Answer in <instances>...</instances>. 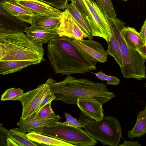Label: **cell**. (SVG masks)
Masks as SVG:
<instances>
[{
  "label": "cell",
  "mask_w": 146,
  "mask_h": 146,
  "mask_svg": "<svg viewBox=\"0 0 146 146\" xmlns=\"http://www.w3.org/2000/svg\"><path fill=\"white\" fill-rule=\"evenodd\" d=\"M47 56L56 74H84L97 69L96 63L86 57L74 45L72 38L58 35L47 45Z\"/></svg>",
  "instance_id": "1"
},
{
  "label": "cell",
  "mask_w": 146,
  "mask_h": 146,
  "mask_svg": "<svg viewBox=\"0 0 146 146\" xmlns=\"http://www.w3.org/2000/svg\"><path fill=\"white\" fill-rule=\"evenodd\" d=\"M46 83L55 96L54 100L68 104H77L78 99L88 98L96 100L103 105L115 96L113 92L108 90L104 83L78 78L70 75H67L59 82L49 78Z\"/></svg>",
  "instance_id": "2"
},
{
  "label": "cell",
  "mask_w": 146,
  "mask_h": 146,
  "mask_svg": "<svg viewBox=\"0 0 146 146\" xmlns=\"http://www.w3.org/2000/svg\"><path fill=\"white\" fill-rule=\"evenodd\" d=\"M0 48L3 51L0 61H32L40 63L43 60L42 45L33 43L23 33L0 34Z\"/></svg>",
  "instance_id": "3"
},
{
  "label": "cell",
  "mask_w": 146,
  "mask_h": 146,
  "mask_svg": "<svg viewBox=\"0 0 146 146\" xmlns=\"http://www.w3.org/2000/svg\"><path fill=\"white\" fill-rule=\"evenodd\" d=\"M107 17L119 44L123 62L122 67L120 69L123 77L138 80L145 78L146 59L126 43L121 34L125 23L116 17H111L108 15Z\"/></svg>",
  "instance_id": "4"
},
{
  "label": "cell",
  "mask_w": 146,
  "mask_h": 146,
  "mask_svg": "<svg viewBox=\"0 0 146 146\" xmlns=\"http://www.w3.org/2000/svg\"><path fill=\"white\" fill-rule=\"evenodd\" d=\"M78 120L87 134L103 146L119 145L122 137L121 126L115 117L104 116L102 119L96 121L81 111Z\"/></svg>",
  "instance_id": "5"
},
{
  "label": "cell",
  "mask_w": 146,
  "mask_h": 146,
  "mask_svg": "<svg viewBox=\"0 0 146 146\" xmlns=\"http://www.w3.org/2000/svg\"><path fill=\"white\" fill-rule=\"evenodd\" d=\"M35 132L63 141L74 146H93L97 143V141L81 128L65 125L59 121Z\"/></svg>",
  "instance_id": "6"
},
{
  "label": "cell",
  "mask_w": 146,
  "mask_h": 146,
  "mask_svg": "<svg viewBox=\"0 0 146 146\" xmlns=\"http://www.w3.org/2000/svg\"><path fill=\"white\" fill-rule=\"evenodd\" d=\"M50 91L48 85L45 82L35 89L23 93L19 100L22 106L21 117L25 119L37 112L43 99Z\"/></svg>",
  "instance_id": "7"
},
{
  "label": "cell",
  "mask_w": 146,
  "mask_h": 146,
  "mask_svg": "<svg viewBox=\"0 0 146 146\" xmlns=\"http://www.w3.org/2000/svg\"><path fill=\"white\" fill-rule=\"evenodd\" d=\"M76 46L89 60L95 62L104 63L108 54L102 45L92 39L76 40L72 38Z\"/></svg>",
  "instance_id": "8"
},
{
  "label": "cell",
  "mask_w": 146,
  "mask_h": 146,
  "mask_svg": "<svg viewBox=\"0 0 146 146\" xmlns=\"http://www.w3.org/2000/svg\"><path fill=\"white\" fill-rule=\"evenodd\" d=\"M60 23L56 29L60 36H65L76 40H81L86 36L80 27L66 9L61 13Z\"/></svg>",
  "instance_id": "9"
},
{
  "label": "cell",
  "mask_w": 146,
  "mask_h": 146,
  "mask_svg": "<svg viewBox=\"0 0 146 146\" xmlns=\"http://www.w3.org/2000/svg\"><path fill=\"white\" fill-rule=\"evenodd\" d=\"M0 34L23 33L28 23L13 16L0 5Z\"/></svg>",
  "instance_id": "10"
},
{
  "label": "cell",
  "mask_w": 146,
  "mask_h": 146,
  "mask_svg": "<svg viewBox=\"0 0 146 146\" xmlns=\"http://www.w3.org/2000/svg\"><path fill=\"white\" fill-rule=\"evenodd\" d=\"M92 15L94 21L91 27L92 36L102 38L108 42L110 40L111 32L107 14L100 5L97 12Z\"/></svg>",
  "instance_id": "11"
},
{
  "label": "cell",
  "mask_w": 146,
  "mask_h": 146,
  "mask_svg": "<svg viewBox=\"0 0 146 146\" xmlns=\"http://www.w3.org/2000/svg\"><path fill=\"white\" fill-rule=\"evenodd\" d=\"M19 5L30 11L34 15H42L60 17L62 12L59 9L38 0H15Z\"/></svg>",
  "instance_id": "12"
},
{
  "label": "cell",
  "mask_w": 146,
  "mask_h": 146,
  "mask_svg": "<svg viewBox=\"0 0 146 146\" xmlns=\"http://www.w3.org/2000/svg\"><path fill=\"white\" fill-rule=\"evenodd\" d=\"M76 105L81 111L96 121L101 120L104 116L103 105L96 100L79 99L77 100Z\"/></svg>",
  "instance_id": "13"
},
{
  "label": "cell",
  "mask_w": 146,
  "mask_h": 146,
  "mask_svg": "<svg viewBox=\"0 0 146 146\" xmlns=\"http://www.w3.org/2000/svg\"><path fill=\"white\" fill-rule=\"evenodd\" d=\"M25 32L30 40L38 45L48 42L58 35L56 30H49L32 25L27 27Z\"/></svg>",
  "instance_id": "14"
},
{
  "label": "cell",
  "mask_w": 146,
  "mask_h": 146,
  "mask_svg": "<svg viewBox=\"0 0 146 146\" xmlns=\"http://www.w3.org/2000/svg\"><path fill=\"white\" fill-rule=\"evenodd\" d=\"M0 5L13 16L31 24L33 14L18 4L15 0L4 1L0 3Z\"/></svg>",
  "instance_id": "15"
},
{
  "label": "cell",
  "mask_w": 146,
  "mask_h": 146,
  "mask_svg": "<svg viewBox=\"0 0 146 146\" xmlns=\"http://www.w3.org/2000/svg\"><path fill=\"white\" fill-rule=\"evenodd\" d=\"M66 9L70 13L75 21L89 39H92V30L88 20L72 3L68 4Z\"/></svg>",
  "instance_id": "16"
},
{
  "label": "cell",
  "mask_w": 146,
  "mask_h": 146,
  "mask_svg": "<svg viewBox=\"0 0 146 146\" xmlns=\"http://www.w3.org/2000/svg\"><path fill=\"white\" fill-rule=\"evenodd\" d=\"M121 33L126 43L134 50H137L145 45L140 33L134 28L125 26Z\"/></svg>",
  "instance_id": "17"
},
{
  "label": "cell",
  "mask_w": 146,
  "mask_h": 146,
  "mask_svg": "<svg viewBox=\"0 0 146 146\" xmlns=\"http://www.w3.org/2000/svg\"><path fill=\"white\" fill-rule=\"evenodd\" d=\"M39 62L32 61L13 60L0 61V74L4 75L14 73Z\"/></svg>",
  "instance_id": "18"
},
{
  "label": "cell",
  "mask_w": 146,
  "mask_h": 146,
  "mask_svg": "<svg viewBox=\"0 0 146 146\" xmlns=\"http://www.w3.org/2000/svg\"><path fill=\"white\" fill-rule=\"evenodd\" d=\"M61 117L47 119L33 120L25 122L19 121L17 125L25 133L35 131L50 126L59 121Z\"/></svg>",
  "instance_id": "19"
},
{
  "label": "cell",
  "mask_w": 146,
  "mask_h": 146,
  "mask_svg": "<svg viewBox=\"0 0 146 146\" xmlns=\"http://www.w3.org/2000/svg\"><path fill=\"white\" fill-rule=\"evenodd\" d=\"M60 17H55L46 15H36L32 18L31 25L49 30H55L59 26Z\"/></svg>",
  "instance_id": "20"
},
{
  "label": "cell",
  "mask_w": 146,
  "mask_h": 146,
  "mask_svg": "<svg viewBox=\"0 0 146 146\" xmlns=\"http://www.w3.org/2000/svg\"><path fill=\"white\" fill-rule=\"evenodd\" d=\"M28 138L31 140L41 145L52 146H74L72 144L35 131L28 133Z\"/></svg>",
  "instance_id": "21"
},
{
  "label": "cell",
  "mask_w": 146,
  "mask_h": 146,
  "mask_svg": "<svg viewBox=\"0 0 146 146\" xmlns=\"http://www.w3.org/2000/svg\"><path fill=\"white\" fill-rule=\"evenodd\" d=\"M127 132L128 138L131 139L139 138L146 133V103L144 109L139 112L134 127Z\"/></svg>",
  "instance_id": "22"
},
{
  "label": "cell",
  "mask_w": 146,
  "mask_h": 146,
  "mask_svg": "<svg viewBox=\"0 0 146 146\" xmlns=\"http://www.w3.org/2000/svg\"><path fill=\"white\" fill-rule=\"evenodd\" d=\"M109 24L111 36L110 41L107 42L108 48L106 51L108 55L114 58L121 69L122 67L123 62L119 44L111 26Z\"/></svg>",
  "instance_id": "23"
},
{
  "label": "cell",
  "mask_w": 146,
  "mask_h": 146,
  "mask_svg": "<svg viewBox=\"0 0 146 146\" xmlns=\"http://www.w3.org/2000/svg\"><path fill=\"white\" fill-rule=\"evenodd\" d=\"M27 134L20 128H14L10 129L9 137L16 142L19 146H37V143L30 140Z\"/></svg>",
  "instance_id": "24"
},
{
  "label": "cell",
  "mask_w": 146,
  "mask_h": 146,
  "mask_svg": "<svg viewBox=\"0 0 146 146\" xmlns=\"http://www.w3.org/2000/svg\"><path fill=\"white\" fill-rule=\"evenodd\" d=\"M51 104V103L48 104L37 112L25 119H22L20 117L19 121L25 122L33 120L54 118L60 117L55 114L52 109Z\"/></svg>",
  "instance_id": "25"
},
{
  "label": "cell",
  "mask_w": 146,
  "mask_h": 146,
  "mask_svg": "<svg viewBox=\"0 0 146 146\" xmlns=\"http://www.w3.org/2000/svg\"><path fill=\"white\" fill-rule=\"evenodd\" d=\"M23 93L20 88H11L7 89L1 96V101L19 100Z\"/></svg>",
  "instance_id": "26"
},
{
  "label": "cell",
  "mask_w": 146,
  "mask_h": 146,
  "mask_svg": "<svg viewBox=\"0 0 146 146\" xmlns=\"http://www.w3.org/2000/svg\"><path fill=\"white\" fill-rule=\"evenodd\" d=\"M74 5L88 21L91 27L93 23V19L90 11L82 0H68Z\"/></svg>",
  "instance_id": "27"
},
{
  "label": "cell",
  "mask_w": 146,
  "mask_h": 146,
  "mask_svg": "<svg viewBox=\"0 0 146 146\" xmlns=\"http://www.w3.org/2000/svg\"><path fill=\"white\" fill-rule=\"evenodd\" d=\"M107 15L112 18L116 17V13L111 0H96Z\"/></svg>",
  "instance_id": "28"
},
{
  "label": "cell",
  "mask_w": 146,
  "mask_h": 146,
  "mask_svg": "<svg viewBox=\"0 0 146 146\" xmlns=\"http://www.w3.org/2000/svg\"><path fill=\"white\" fill-rule=\"evenodd\" d=\"M58 9L65 10L68 0H38Z\"/></svg>",
  "instance_id": "29"
},
{
  "label": "cell",
  "mask_w": 146,
  "mask_h": 146,
  "mask_svg": "<svg viewBox=\"0 0 146 146\" xmlns=\"http://www.w3.org/2000/svg\"><path fill=\"white\" fill-rule=\"evenodd\" d=\"M64 115L66 121L63 122H61L62 124L76 128H83V125L79 122L78 120L73 117L70 114L65 112Z\"/></svg>",
  "instance_id": "30"
},
{
  "label": "cell",
  "mask_w": 146,
  "mask_h": 146,
  "mask_svg": "<svg viewBox=\"0 0 146 146\" xmlns=\"http://www.w3.org/2000/svg\"><path fill=\"white\" fill-rule=\"evenodd\" d=\"M0 146H6V140L9 137V131L7 130L3 126V124L0 125Z\"/></svg>",
  "instance_id": "31"
},
{
  "label": "cell",
  "mask_w": 146,
  "mask_h": 146,
  "mask_svg": "<svg viewBox=\"0 0 146 146\" xmlns=\"http://www.w3.org/2000/svg\"><path fill=\"white\" fill-rule=\"evenodd\" d=\"M56 96L54 94L50 91L48 94L42 100L38 111L48 104L51 103L52 101L54 100Z\"/></svg>",
  "instance_id": "32"
},
{
  "label": "cell",
  "mask_w": 146,
  "mask_h": 146,
  "mask_svg": "<svg viewBox=\"0 0 146 146\" xmlns=\"http://www.w3.org/2000/svg\"><path fill=\"white\" fill-rule=\"evenodd\" d=\"M104 81H106L107 84L108 85H117L120 82L119 80L117 77L106 74L104 76Z\"/></svg>",
  "instance_id": "33"
},
{
  "label": "cell",
  "mask_w": 146,
  "mask_h": 146,
  "mask_svg": "<svg viewBox=\"0 0 146 146\" xmlns=\"http://www.w3.org/2000/svg\"><path fill=\"white\" fill-rule=\"evenodd\" d=\"M120 146H141V145L137 141H125Z\"/></svg>",
  "instance_id": "34"
},
{
  "label": "cell",
  "mask_w": 146,
  "mask_h": 146,
  "mask_svg": "<svg viewBox=\"0 0 146 146\" xmlns=\"http://www.w3.org/2000/svg\"><path fill=\"white\" fill-rule=\"evenodd\" d=\"M146 44V19L139 32Z\"/></svg>",
  "instance_id": "35"
},
{
  "label": "cell",
  "mask_w": 146,
  "mask_h": 146,
  "mask_svg": "<svg viewBox=\"0 0 146 146\" xmlns=\"http://www.w3.org/2000/svg\"><path fill=\"white\" fill-rule=\"evenodd\" d=\"M137 51L144 58L146 59V44Z\"/></svg>",
  "instance_id": "36"
},
{
  "label": "cell",
  "mask_w": 146,
  "mask_h": 146,
  "mask_svg": "<svg viewBox=\"0 0 146 146\" xmlns=\"http://www.w3.org/2000/svg\"><path fill=\"white\" fill-rule=\"evenodd\" d=\"M7 146H19L18 145L9 137H8L6 140Z\"/></svg>",
  "instance_id": "37"
},
{
  "label": "cell",
  "mask_w": 146,
  "mask_h": 146,
  "mask_svg": "<svg viewBox=\"0 0 146 146\" xmlns=\"http://www.w3.org/2000/svg\"><path fill=\"white\" fill-rule=\"evenodd\" d=\"M100 80L102 81H104V76L105 74L101 71H100L96 73H93Z\"/></svg>",
  "instance_id": "38"
},
{
  "label": "cell",
  "mask_w": 146,
  "mask_h": 146,
  "mask_svg": "<svg viewBox=\"0 0 146 146\" xmlns=\"http://www.w3.org/2000/svg\"><path fill=\"white\" fill-rule=\"evenodd\" d=\"M9 0H0V3H1L3 2H4V1H7Z\"/></svg>",
  "instance_id": "39"
},
{
  "label": "cell",
  "mask_w": 146,
  "mask_h": 146,
  "mask_svg": "<svg viewBox=\"0 0 146 146\" xmlns=\"http://www.w3.org/2000/svg\"><path fill=\"white\" fill-rule=\"evenodd\" d=\"M123 1H127L128 0H121Z\"/></svg>",
  "instance_id": "40"
},
{
  "label": "cell",
  "mask_w": 146,
  "mask_h": 146,
  "mask_svg": "<svg viewBox=\"0 0 146 146\" xmlns=\"http://www.w3.org/2000/svg\"><path fill=\"white\" fill-rule=\"evenodd\" d=\"M145 88H146V83L145 84Z\"/></svg>",
  "instance_id": "41"
}]
</instances>
